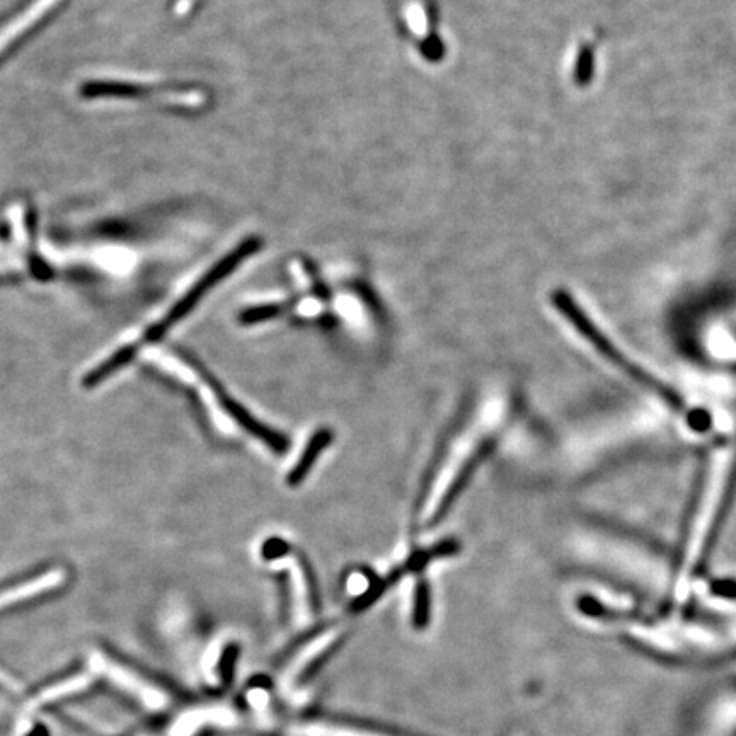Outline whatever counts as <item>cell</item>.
<instances>
[{"instance_id":"6da1fadb","label":"cell","mask_w":736,"mask_h":736,"mask_svg":"<svg viewBox=\"0 0 736 736\" xmlns=\"http://www.w3.org/2000/svg\"><path fill=\"white\" fill-rule=\"evenodd\" d=\"M735 472V455H723L714 466L713 478L709 481L708 488L702 491L701 508L696 513L687 542L685 559L689 568H696L708 552L719 517L725 508L726 498L733 488Z\"/></svg>"},{"instance_id":"7a4b0ae2","label":"cell","mask_w":736,"mask_h":736,"mask_svg":"<svg viewBox=\"0 0 736 736\" xmlns=\"http://www.w3.org/2000/svg\"><path fill=\"white\" fill-rule=\"evenodd\" d=\"M552 304H554V307L558 309L561 314H563L568 321L575 326L576 331L583 336V338H587L588 341H590V345L595 348V350L600 351L602 355H604L607 360H609L610 363H614V365H617L619 367V370H622L624 374L629 375L631 379L636 380L638 384H643L644 387H648V389H651V391H656L658 394H660V397H663L667 403L673 404V406H677L679 408L680 406V399L677 397V394L670 389V387L663 386V384H660V380H656L655 377H651L648 372H644V370H641V367L639 365H636V363L631 362L629 358L622 353L619 348H617L612 341L605 336L600 329L595 326V322L590 319V317L583 312V309H581L580 305L576 304L575 299L571 297L568 292H564V290H556L554 294H552Z\"/></svg>"},{"instance_id":"3957f363","label":"cell","mask_w":736,"mask_h":736,"mask_svg":"<svg viewBox=\"0 0 736 736\" xmlns=\"http://www.w3.org/2000/svg\"><path fill=\"white\" fill-rule=\"evenodd\" d=\"M261 248V241L256 237L246 239L237 246L232 253L227 254L220 263L213 266L212 270L208 271L207 275L203 276L200 282L196 283L195 287L191 288L188 294L184 295L183 299L179 300L178 304L174 305L173 309L169 311L166 319L157 324L156 328L152 329L149 333V338H156L159 334L164 333L171 324L183 319L188 312L198 304V300L202 299L203 295L207 294L210 288L215 287L217 283L222 282L225 276L230 275L232 271L236 270L237 266L241 265L244 259H248L251 254L256 253Z\"/></svg>"},{"instance_id":"277c9868","label":"cell","mask_w":736,"mask_h":736,"mask_svg":"<svg viewBox=\"0 0 736 736\" xmlns=\"http://www.w3.org/2000/svg\"><path fill=\"white\" fill-rule=\"evenodd\" d=\"M222 406L227 409V413H229L230 416H232V418H234V420L244 428V430H248L253 437L259 438V440L265 443V445H268L270 449L275 450L276 454H283V452L288 449L287 438L280 435V433H276L275 430H271L268 426L261 425L258 420H254L253 416H251L246 409L241 408L236 401L227 399V397H222Z\"/></svg>"},{"instance_id":"5b68a950","label":"cell","mask_w":736,"mask_h":736,"mask_svg":"<svg viewBox=\"0 0 736 736\" xmlns=\"http://www.w3.org/2000/svg\"><path fill=\"white\" fill-rule=\"evenodd\" d=\"M58 2H62V0H36L35 4H31L23 12V16H19L16 21L7 24L6 29L0 31V52L9 48L14 43L12 40L24 35L33 24L38 23L43 16H46V12H50L53 7H57Z\"/></svg>"},{"instance_id":"8992f818","label":"cell","mask_w":736,"mask_h":736,"mask_svg":"<svg viewBox=\"0 0 736 736\" xmlns=\"http://www.w3.org/2000/svg\"><path fill=\"white\" fill-rule=\"evenodd\" d=\"M64 580L65 576L62 571H50L48 575L36 578V580L29 581V583H24L21 587L2 592L0 593V609L16 604V602H21V600H26V598L35 597V595H40V593L48 592V590L57 587Z\"/></svg>"},{"instance_id":"52a82bcc","label":"cell","mask_w":736,"mask_h":736,"mask_svg":"<svg viewBox=\"0 0 736 736\" xmlns=\"http://www.w3.org/2000/svg\"><path fill=\"white\" fill-rule=\"evenodd\" d=\"M331 442H333V433L329 432V430H319L311 438V442L307 443L305 452L300 457L299 462H297V466L288 474V484L290 486H297V484L304 481L305 476L309 474L312 466H314V462L319 459L322 450L326 449Z\"/></svg>"},{"instance_id":"ba28073f","label":"cell","mask_w":736,"mask_h":736,"mask_svg":"<svg viewBox=\"0 0 736 736\" xmlns=\"http://www.w3.org/2000/svg\"><path fill=\"white\" fill-rule=\"evenodd\" d=\"M595 75V50L590 43L581 46L575 65V82L578 87L590 86Z\"/></svg>"},{"instance_id":"9c48e42d","label":"cell","mask_w":736,"mask_h":736,"mask_svg":"<svg viewBox=\"0 0 736 736\" xmlns=\"http://www.w3.org/2000/svg\"><path fill=\"white\" fill-rule=\"evenodd\" d=\"M414 626L418 629H425L426 624L430 621V588L425 580L416 583L414 590Z\"/></svg>"},{"instance_id":"30bf717a","label":"cell","mask_w":736,"mask_h":736,"mask_svg":"<svg viewBox=\"0 0 736 736\" xmlns=\"http://www.w3.org/2000/svg\"><path fill=\"white\" fill-rule=\"evenodd\" d=\"M278 314H280L278 305H261V307H253L249 311L242 312L241 322L242 324H256V322L276 317Z\"/></svg>"},{"instance_id":"8fae6325","label":"cell","mask_w":736,"mask_h":736,"mask_svg":"<svg viewBox=\"0 0 736 736\" xmlns=\"http://www.w3.org/2000/svg\"><path fill=\"white\" fill-rule=\"evenodd\" d=\"M287 551L288 547L285 542L280 541V539H273V541L266 542L265 547H263V556L266 559H276L283 556Z\"/></svg>"}]
</instances>
